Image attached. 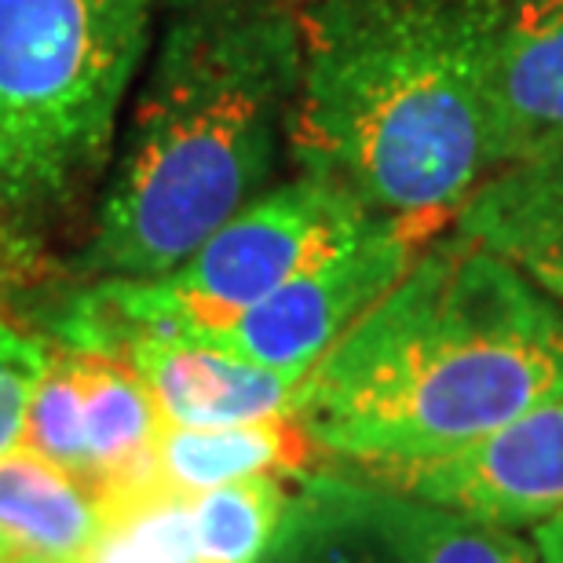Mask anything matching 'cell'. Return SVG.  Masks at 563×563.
I'll return each instance as SVG.
<instances>
[{
	"label": "cell",
	"mask_w": 563,
	"mask_h": 563,
	"mask_svg": "<svg viewBox=\"0 0 563 563\" xmlns=\"http://www.w3.org/2000/svg\"><path fill=\"white\" fill-rule=\"evenodd\" d=\"M300 66L297 0H162L81 272L162 278L264 195Z\"/></svg>",
	"instance_id": "2"
},
{
	"label": "cell",
	"mask_w": 563,
	"mask_h": 563,
	"mask_svg": "<svg viewBox=\"0 0 563 563\" xmlns=\"http://www.w3.org/2000/svg\"><path fill=\"white\" fill-rule=\"evenodd\" d=\"M374 479L509 531L545 523L563 512V396L457 454Z\"/></svg>",
	"instance_id": "8"
},
{
	"label": "cell",
	"mask_w": 563,
	"mask_h": 563,
	"mask_svg": "<svg viewBox=\"0 0 563 563\" xmlns=\"http://www.w3.org/2000/svg\"><path fill=\"white\" fill-rule=\"evenodd\" d=\"M26 256H30V242H22L19 234L11 231L4 220H0V272H4V267L22 264Z\"/></svg>",
	"instance_id": "19"
},
{
	"label": "cell",
	"mask_w": 563,
	"mask_h": 563,
	"mask_svg": "<svg viewBox=\"0 0 563 563\" xmlns=\"http://www.w3.org/2000/svg\"><path fill=\"white\" fill-rule=\"evenodd\" d=\"M490 136L494 168L563 146V0H505Z\"/></svg>",
	"instance_id": "10"
},
{
	"label": "cell",
	"mask_w": 563,
	"mask_h": 563,
	"mask_svg": "<svg viewBox=\"0 0 563 563\" xmlns=\"http://www.w3.org/2000/svg\"><path fill=\"white\" fill-rule=\"evenodd\" d=\"M110 358L125 363L151 391L165 424L176 428H228L264 418H292L297 377L245 363L187 336L140 333L121 341Z\"/></svg>",
	"instance_id": "9"
},
{
	"label": "cell",
	"mask_w": 563,
	"mask_h": 563,
	"mask_svg": "<svg viewBox=\"0 0 563 563\" xmlns=\"http://www.w3.org/2000/svg\"><path fill=\"white\" fill-rule=\"evenodd\" d=\"M380 212L333 179L300 173L267 187L162 278H103L63 314L66 347L110 355L140 333L198 336L220 330L352 245Z\"/></svg>",
	"instance_id": "5"
},
{
	"label": "cell",
	"mask_w": 563,
	"mask_h": 563,
	"mask_svg": "<svg viewBox=\"0 0 563 563\" xmlns=\"http://www.w3.org/2000/svg\"><path fill=\"white\" fill-rule=\"evenodd\" d=\"M4 563H44V560H30V556H8Z\"/></svg>",
	"instance_id": "21"
},
{
	"label": "cell",
	"mask_w": 563,
	"mask_h": 563,
	"mask_svg": "<svg viewBox=\"0 0 563 563\" xmlns=\"http://www.w3.org/2000/svg\"><path fill=\"white\" fill-rule=\"evenodd\" d=\"M162 0H0V220L66 209L110 162Z\"/></svg>",
	"instance_id": "4"
},
{
	"label": "cell",
	"mask_w": 563,
	"mask_h": 563,
	"mask_svg": "<svg viewBox=\"0 0 563 563\" xmlns=\"http://www.w3.org/2000/svg\"><path fill=\"white\" fill-rule=\"evenodd\" d=\"M314 450L289 413L228 428L165 424L157 435V487L195 498L234 479L297 476L314 461Z\"/></svg>",
	"instance_id": "13"
},
{
	"label": "cell",
	"mask_w": 563,
	"mask_h": 563,
	"mask_svg": "<svg viewBox=\"0 0 563 563\" xmlns=\"http://www.w3.org/2000/svg\"><path fill=\"white\" fill-rule=\"evenodd\" d=\"M344 498L391 563H538L534 542L396 487L344 479Z\"/></svg>",
	"instance_id": "14"
},
{
	"label": "cell",
	"mask_w": 563,
	"mask_h": 563,
	"mask_svg": "<svg viewBox=\"0 0 563 563\" xmlns=\"http://www.w3.org/2000/svg\"><path fill=\"white\" fill-rule=\"evenodd\" d=\"M446 228L450 223L435 220L377 217L341 253L325 256L311 272L286 282L234 322L187 341L303 380L311 366L410 272L418 253Z\"/></svg>",
	"instance_id": "6"
},
{
	"label": "cell",
	"mask_w": 563,
	"mask_h": 563,
	"mask_svg": "<svg viewBox=\"0 0 563 563\" xmlns=\"http://www.w3.org/2000/svg\"><path fill=\"white\" fill-rule=\"evenodd\" d=\"M450 228L563 303V146L494 168Z\"/></svg>",
	"instance_id": "11"
},
{
	"label": "cell",
	"mask_w": 563,
	"mask_h": 563,
	"mask_svg": "<svg viewBox=\"0 0 563 563\" xmlns=\"http://www.w3.org/2000/svg\"><path fill=\"white\" fill-rule=\"evenodd\" d=\"M107 505L26 443L0 454V538L15 556L77 563L107 531Z\"/></svg>",
	"instance_id": "12"
},
{
	"label": "cell",
	"mask_w": 563,
	"mask_h": 563,
	"mask_svg": "<svg viewBox=\"0 0 563 563\" xmlns=\"http://www.w3.org/2000/svg\"><path fill=\"white\" fill-rule=\"evenodd\" d=\"M534 553L538 563H563V512L534 527Z\"/></svg>",
	"instance_id": "18"
},
{
	"label": "cell",
	"mask_w": 563,
	"mask_h": 563,
	"mask_svg": "<svg viewBox=\"0 0 563 563\" xmlns=\"http://www.w3.org/2000/svg\"><path fill=\"white\" fill-rule=\"evenodd\" d=\"M165 418L125 363L59 347L33 388L22 443L55 461L110 509L157 490Z\"/></svg>",
	"instance_id": "7"
},
{
	"label": "cell",
	"mask_w": 563,
	"mask_h": 563,
	"mask_svg": "<svg viewBox=\"0 0 563 563\" xmlns=\"http://www.w3.org/2000/svg\"><path fill=\"white\" fill-rule=\"evenodd\" d=\"M297 4H308V0H297Z\"/></svg>",
	"instance_id": "22"
},
{
	"label": "cell",
	"mask_w": 563,
	"mask_h": 563,
	"mask_svg": "<svg viewBox=\"0 0 563 563\" xmlns=\"http://www.w3.org/2000/svg\"><path fill=\"white\" fill-rule=\"evenodd\" d=\"M292 494L282 476H250L190 498L195 563H267Z\"/></svg>",
	"instance_id": "15"
},
{
	"label": "cell",
	"mask_w": 563,
	"mask_h": 563,
	"mask_svg": "<svg viewBox=\"0 0 563 563\" xmlns=\"http://www.w3.org/2000/svg\"><path fill=\"white\" fill-rule=\"evenodd\" d=\"M563 396V303L446 228L300 380L292 418L369 476L450 457Z\"/></svg>",
	"instance_id": "1"
},
{
	"label": "cell",
	"mask_w": 563,
	"mask_h": 563,
	"mask_svg": "<svg viewBox=\"0 0 563 563\" xmlns=\"http://www.w3.org/2000/svg\"><path fill=\"white\" fill-rule=\"evenodd\" d=\"M77 563H195L190 498L157 487L110 509L103 538Z\"/></svg>",
	"instance_id": "16"
},
{
	"label": "cell",
	"mask_w": 563,
	"mask_h": 563,
	"mask_svg": "<svg viewBox=\"0 0 563 563\" xmlns=\"http://www.w3.org/2000/svg\"><path fill=\"white\" fill-rule=\"evenodd\" d=\"M505 0H308L289 132L300 173L380 217L450 223L494 173Z\"/></svg>",
	"instance_id": "3"
},
{
	"label": "cell",
	"mask_w": 563,
	"mask_h": 563,
	"mask_svg": "<svg viewBox=\"0 0 563 563\" xmlns=\"http://www.w3.org/2000/svg\"><path fill=\"white\" fill-rule=\"evenodd\" d=\"M52 347L0 314V454L22 443L33 388L48 366Z\"/></svg>",
	"instance_id": "17"
},
{
	"label": "cell",
	"mask_w": 563,
	"mask_h": 563,
	"mask_svg": "<svg viewBox=\"0 0 563 563\" xmlns=\"http://www.w3.org/2000/svg\"><path fill=\"white\" fill-rule=\"evenodd\" d=\"M8 556H15V553H11V549H8V542H4V538H0V563H4Z\"/></svg>",
	"instance_id": "20"
}]
</instances>
